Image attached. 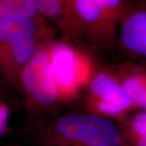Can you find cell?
Here are the masks:
<instances>
[{
	"instance_id": "1",
	"label": "cell",
	"mask_w": 146,
	"mask_h": 146,
	"mask_svg": "<svg viewBox=\"0 0 146 146\" xmlns=\"http://www.w3.org/2000/svg\"><path fill=\"white\" fill-rule=\"evenodd\" d=\"M17 133L35 146H123L117 122L76 110L24 119Z\"/></svg>"
},
{
	"instance_id": "2",
	"label": "cell",
	"mask_w": 146,
	"mask_h": 146,
	"mask_svg": "<svg viewBox=\"0 0 146 146\" xmlns=\"http://www.w3.org/2000/svg\"><path fill=\"white\" fill-rule=\"evenodd\" d=\"M59 37L54 25H46L28 16H0L1 77L20 95L21 78L27 64L47 41Z\"/></svg>"
},
{
	"instance_id": "3",
	"label": "cell",
	"mask_w": 146,
	"mask_h": 146,
	"mask_svg": "<svg viewBox=\"0 0 146 146\" xmlns=\"http://www.w3.org/2000/svg\"><path fill=\"white\" fill-rule=\"evenodd\" d=\"M50 41L42 44L21 75L20 97L24 119L51 116L68 109L51 72Z\"/></svg>"
},
{
	"instance_id": "4",
	"label": "cell",
	"mask_w": 146,
	"mask_h": 146,
	"mask_svg": "<svg viewBox=\"0 0 146 146\" xmlns=\"http://www.w3.org/2000/svg\"><path fill=\"white\" fill-rule=\"evenodd\" d=\"M119 122L134 111V106L113 67L100 61L95 64L77 101L70 108Z\"/></svg>"
},
{
	"instance_id": "5",
	"label": "cell",
	"mask_w": 146,
	"mask_h": 146,
	"mask_svg": "<svg viewBox=\"0 0 146 146\" xmlns=\"http://www.w3.org/2000/svg\"><path fill=\"white\" fill-rule=\"evenodd\" d=\"M49 48L53 76L70 109L78 99L95 64L100 61L60 37L50 40Z\"/></svg>"
},
{
	"instance_id": "6",
	"label": "cell",
	"mask_w": 146,
	"mask_h": 146,
	"mask_svg": "<svg viewBox=\"0 0 146 146\" xmlns=\"http://www.w3.org/2000/svg\"><path fill=\"white\" fill-rule=\"evenodd\" d=\"M81 36L82 49L99 61L118 54L119 24L106 13L98 0H70Z\"/></svg>"
},
{
	"instance_id": "7",
	"label": "cell",
	"mask_w": 146,
	"mask_h": 146,
	"mask_svg": "<svg viewBox=\"0 0 146 146\" xmlns=\"http://www.w3.org/2000/svg\"><path fill=\"white\" fill-rule=\"evenodd\" d=\"M121 59L146 63V0H125L119 21Z\"/></svg>"
},
{
	"instance_id": "8",
	"label": "cell",
	"mask_w": 146,
	"mask_h": 146,
	"mask_svg": "<svg viewBox=\"0 0 146 146\" xmlns=\"http://www.w3.org/2000/svg\"><path fill=\"white\" fill-rule=\"evenodd\" d=\"M45 16L59 32V37L82 49L81 36L73 16L70 0H33Z\"/></svg>"
},
{
	"instance_id": "9",
	"label": "cell",
	"mask_w": 146,
	"mask_h": 146,
	"mask_svg": "<svg viewBox=\"0 0 146 146\" xmlns=\"http://www.w3.org/2000/svg\"><path fill=\"white\" fill-rule=\"evenodd\" d=\"M113 67L135 110H146V63L121 59Z\"/></svg>"
},
{
	"instance_id": "10",
	"label": "cell",
	"mask_w": 146,
	"mask_h": 146,
	"mask_svg": "<svg viewBox=\"0 0 146 146\" xmlns=\"http://www.w3.org/2000/svg\"><path fill=\"white\" fill-rule=\"evenodd\" d=\"M23 111L20 95L12 85L1 77L0 84V138H6L12 131L11 120L12 114Z\"/></svg>"
},
{
	"instance_id": "11",
	"label": "cell",
	"mask_w": 146,
	"mask_h": 146,
	"mask_svg": "<svg viewBox=\"0 0 146 146\" xmlns=\"http://www.w3.org/2000/svg\"><path fill=\"white\" fill-rule=\"evenodd\" d=\"M123 146H146V110H134L118 122Z\"/></svg>"
},
{
	"instance_id": "12",
	"label": "cell",
	"mask_w": 146,
	"mask_h": 146,
	"mask_svg": "<svg viewBox=\"0 0 146 146\" xmlns=\"http://www.w3.org/2000/svg\"><path fill=\"white\" fill-rule=\"evenodd\" d=\"M7 15L28 16L43 24L53 25L41 12L33 0H0V16Z\"/></svg>"
},
{
	"instance_id": "13",
	"label": "cell",
	"mask_w": 146,
	"mask_h": 146,
	"mask_svg": "<svg viewBox=\"0 0 146 146\" xmlns=\"http://www.w3.org/2000/svg\"><path fill=\"white\" fill-rule=\"evenodd\" d=\"M3 146H21L19 145H17V144H11V145H6Z\"/></svg>"
}]
</instances>
